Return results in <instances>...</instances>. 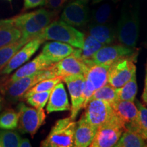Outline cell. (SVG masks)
Masks as SVG:
<instances>
[{
	"label": "cell",
	"mask_w": 147,
	"mask_h": 147,
	"mask_svg": "<svg viewBox=\"0 0 147 147\" xmlns=\"http://www.w3.org/2000/svg\"><path fill=\"white\" fill-rule=\"evenodd\" d=\"M76 122L70 117L59 119L55 123L49 135L42 141V147L74 146V133Z\"/></svg>",
	"instance_id": "cell-5"
},
{
	"label": "cell",
	"mask_w": 147,
	"mask_h": 147,
	"mask_svg": "<svg viewBox=\"0 0 147 147\" xmlns=\"http://www.w3.org/2000/svg\"><path fill=\"white\" fill-rule=\"evenodd\" d=\"M138 91L136 74L134 75L123 86L117 89L118 100L134 102Z\"/></svg>",
	"instance_id": "cell-26"
},
{
	"label": "cell",
	"mask_w": 147,
	"mask_h": 147,
	"mask_svg": "<svg viewBox=\"0 0 147 147\" xmlns=\"http://www.w3.org/2000/svg\"><path fill=\"white\" fill-rule=\"evenodd\" d=\"M8 1H12V0H8Z\"/></svg>",
	"instance_id": "cell-41"
},
{
	"label": "cell",
	"mask_w": 147,
	"mask_h": 147,
	"mask_svg": "<svg viewBox=\"0 0 147 147\" xmlns=\"http://www.w3.org/2000/svg\"><path fill=\"white\" fill-rule=\"evenodd\" d=\"M21 31L11 18L0 20V48L18 41L21 38Z\"/></svg>",
	"instance_id": "cell-22"
},
{
	"label": "cell",
	"mask_w": 147,
	"mask_h": 147,
	"mask_svg": "<svg viewBox=\"0 0 147 147\" xmlns=\"http://www.w3.org/2000/svg\"><path fill=\"white\" fill-rule=\"evenodd\" d=\"M45 0H24V10H28L44 5Z\"/></svg>",
	"instance_id": "cell-35"
},
{
	"label": "cell",
	"mask_w": 147,
	"mask_h": 147,
	"mask_svg": "<svg viewBox=\"0 0 147 147\" xmlns=\"http://www.w3.org/2000/svg\"><path fill=\"white\" fill-rule=\"evenodd\" d=\"M25 44V42L20 39L0 48V71L6 65L12 56Z\"/></svg>",
	"instance_id": "cell-28"
},
{
	"label": "cell",
	"mask_w": 147,
	"mask_h": 147,
	"mask_svg": "<svg viewBox=\"0 0 147 147\" xmlns=\"http://www.w3.org/2000/svg\"><path fill=\"white\" fill-rule=\"evenodd\" d=\"M51 91L35 93L25 98V100L29 105L33 107L38 109H43L47 104Z\"/></svg>",
	"instance_id": "cell-32"
},
{
	"label": "cell",
	"mask_w": 147,
	"mask_h": 147,
	"mask_svg": "<svg viewBox=\"0 0 147 147\" xmlns=\"http://www.w3.org/2000/svg\"><path fill=\"white\" fill-rule=\"evenodd\" d=\"M111 1H104L92 11L90 14L89 23L106 24L110 23L113 14V4Z\"/></svg>",
	"instance_id": "cell-23"
},
{
	"label": "cell",
	"mask_w": 147,
	"mask_h": 147,
	"mask_svg": "<svg viewBox=\"0 0 147 147\" xmlns=\"http://www.w3.org/2000/svg\"><path fill=\"white\" fill-rule=\"evenodd\" d=\"M20 147H31L32 144H31L30 142L27 138H21V141L19 143Z\"/></svg>",
	"instance_id": "cell-37"
},
{
	"label": "cell",
	"mask_w": 147,
	"mask_h": 147,
	"mask_svg": "<svg viewBox=\"0 0 147 147\" xmlns=\"http://www.w3.org/2000/svg\"><path fill=\"white\" fill-rule=\"evenodd\" d=\"M138 52L136 48L129 47L120 44L115 45H106L101 48L92 57L91 60L94 63L110 65L114 62L122 58H137Z\"/></svg>",
	"instance_id": "cell-10"
},
{
	"label": "cell",
	"mask_w": 147,
	"mask_h": 147,
	"mask_svg": "<svg viewBox=\"0 0 147 147\" xmlns=\"http://www.w3.org/2000/svg\"><path fill=\"white\" fill-rule=\"evenodd\" d=\"M38 37L44 41L67 43L76 49H82L85 35L62 20H55L42 31Z\"/></svg>",
	"instance_id": "cell-3"
},
{
	"label": "cell",
	"mask_w": 147,
	"mask_h": 147,
	"mask_svg": "<svg viewBox=\"0 0 147 147\" xmlns=\"http://www.w3.org/2000/svg\"><path fill=\"white\" fill-rule=\"evenodd\" d=\"M21 137L13 130L0 129V147H18Z\"/></svg>",
	"instance_id": "cell-31"
},
{
	"label": "cell",
	"mask_w": 147,
	"mask_h": 147,
	"mask_svg": "<svg viewBox=\"0 0 147 147\" xmlns=\"http://www.w3.org/2000/svg\"><path fill=\"white\" fill-rule=\"evenodd\" d=\"M3 102H4V100H3V97H2V95H0V112H1V110L2 109L3 106Z\"/></svg>",
	"instance_id": "cell-39"
},
{
	"label": "cell",
	"mask_w": 147,
	"mask_h": 147,
	"mask_svg": "<svg viewBox=\"0 0 147 147\" xmlns=\"http://www.w3.org/2000/svg\"><path fill=\"white\" fill-rule=\"evenodd\" d=\"M46 109L49 114L71 109L67 92L61 81L57 84L51 91Z\"/></svg>",
	"instance_id": "cell-17"
},
{
	"label": "cell",
	"mask_w": 147,
	"mask_h": 147,
	"mask_svg": "<svg viewBox=\"0 0 147 147\" xmlns=\"http://www.w3.org/2000/svg\"><path fill=\"white\" fill-rule=\"evenodd\" d=\"M88 33L104 46L113 44L117 39L116 29L110 23L88 25Z\"/></svg>",
	"instance_id": "cell-20"
},
{
	"label": "cell",
	"mask_w": 147,
	"mask_h": 147,
	"mask_svg": "<svg viewBox=\"0 0 147 147\" xmlns=\"http://www.w3.org/2000/svg\"><path fill=\"white\" fill-rule=\"evenodd\" d=\"M101 100L105 101L111 105L115 101L118 100L117 89L110 85V84H106L100 89L95 91L94 93L90 98V100Z\"/></svg>",
	"instance_id": "cell-29"
},
{
	"label": "cell",
	"mask_w": 147,
	"mask_h": 147,
	"mask_svg": "<svg viewBox=\"0 0 147 147\" xmlns=\"http://www.w3.org/2000/svg\"><path fill=\"white\" fill-rule=\"evenodd\" d=\"M82 1H86V2L89 3V1H90V0H82Z\"/></svg>",
	"instance_id": "cell-40"
},
{
	"label": "cell",
	"mask_w": 147,
	"mask_h": 147,
	"mask_svg": "<svg viewBox=\"0 0 147 147\" xmlns=\"http://www.w3.org/2000/svg\"><path fill=\"white\" fill-rule=\"evenodd\" d=\"M61 81H62V78L59 76L42 80L39 82H38V83H37L36 85H34L32 88H31V89L23 95L22 100H25V98H27V97H29V95L34 94L35 93L51 91V90L53 89V87Z\"/></svg>",
	"instance_id": "cell-30"
},
{
	"label": "cell",
	"mask_w": 147,
	"mask_h": 147,
	"mask_svg": "<svg viewBox=\"0 0 147 147\" xmlns=\"http://www.w3.org/2000/svg\"><path fill=\"white\" fill-rule=\"evenodd\" d=\"M53 71L48 67L47 69L40 70L29 76L18 78L10 84H4L1 89L4 98L10 103H15L23 98V95L34 85L47 78H54Z\"/></svg>",
	"instance_id": "cell-4"
},
{
	"label": "cell",
	"mask_w": 147,
	"mask_h": 147,
	"mask_svg": "<svg viewBox=\"0 0 147 147\" xmlns=\"http://www.w3.org/2000/svg\"><path fill=\"white\" fill-rule=\"evenodd\" d=\"M146 45H147V39H146Z\"/></svg>",
	"instance_id": "cell-42"
},
{
	"label": "cell",
	"mask_w": 147,
	"mask_h": 147,
	"mask_svg": "<svg viewBox=\"0 0 147 147\" xmlns=\"http://www.w3.org/2000/svg\"><path fill=\"white\" fill-rule=\"evenodd\" d=\"M103 47L102 43L89 35L84 38L82 49H75L72 54L84 61L91 59L92 57Z\"/></svg>",
	"instance_id": "cell-24"
},
{
	"label": "cell",
	"mask_w": 147,
	"mask_h": 147,
	"mask_svg": "<svg viewBox=\"0 0 147 147\" xmlns=\"http://www.w3.org/2000/svg\"><path fill=\"white\" fill-rule=\"evenodd\" d=\"M82 115L88 123L98 128L110 120L114 113L109 103L101 100H91L84 107Z\"/></svg>",
	"instance_id": "cell-11"
},
{
	"label": "cell",
	"mask_w": 147,
	"mask_h": 147,
	"mask_svg": "<svg viewBox=\"0 0 147 147\" xmlns=\"http://www.w3.org/2000/svg\"><path fill=\"white\" fill-rule=\"evenodd\" d=\"M75 49L64 42L54 41L47 42L42 49V53L51 63H55L70 55Z\"/></svg>",
	"instance_id": "cell-18"
},
{
	"label": "cell",
	"mask_w": 147,
	"mask_h": 147,
	"mask_svg": "<svg viewBox=\"0 0 147 147\" xmlns=\"http://www.w3.org/2000/svg\"><path fill=\"white\" fill-rule=\"evenodd\" d=\"M45 42L40 37H37L24 45L10 59L8 63L0 71L2 75H8L28 61L38 50Z\"/></svg>",
	"instance_id": "cell-13"
},
{
	"label": "cell",
	"mask_w": 147,
	"mask_h": 147,
	"mask_svg": "<svg viewBox=\"0 0 147 147\" xmlns=\"http://www.w3.org/2000/svg\"><path fill=\"white\" fill-rule=\"evenodd\" d=\"M111 106L114 115L123 123L126 129L138 132V110L134 102L118 100Z\"/></svg>",
	"instance_id": "cell-12"
},
{
	"label": "cell",
	"mask_w": 147,
	"mask_h": 147,
	"mask_svg": "<svg viewBox=\"0 0 147 147\" xmlns=\"http://www.w3.org/2000/svg\"><path fill=\"white\" fill-rule=\"evenodd\" d=\"M88 3L82 0H70L64 6L61 20L74 27L82 28L89 22Z\"/></svg>",
	"instance_id": "cell-9"
},
{
	"label": "cell",
	"mask_w": 147,
	"mask_h": 147,
	"mask_svg": "<svg viewBox=\"0 0 147 147\" xmlns=\"http://www.w3.org/2000/svg\"><path fill=\"white\" fill-rule=\"evenodd\" d=\"M110 65L94 63L88 67L84 78L93 86L95 91L108 84Z\"/></svg>",
	"instance_id": "cell-21"
},
{
	"label": "cell",
	"mask_w": 147,
	"mask_h": 147,
	"mask_svg": "<svg viewBox=\"0 0 147 147\" xmlns=\"http://www.w3.org/2000/svg\"><path fill=\"white\" fill-rule=\"evenodd\" d=\"M116 147H146L147 142L138 132L125 129L115 145Z\"/></svg>",
	"instance_id": "cell-25"
},
{
	"label": "cell",
	"mask_w": 147,
	"mask_h": 147,
	"mask_svg": "<svg viewBox=\"0 0 147 147\" xmlns=\"http://www.w3.org/2000/svg\"><path fill=\"white\" fill-rule=\"evenodd\" d=\"M49 67L55 77L59 76L61 78L70 75H84L88 69L85 62L72 53L59 61L53 63Z\"/></svg>",
	"instance_id": "cell-15"
},
{
	"label": "cell",
	"mask_w": 147,
	"mask_h": 147,
	"mask_svg": "<svg viewBox=\"0 0 147 147\" xmlns=\"http://www.w3.org/2000/svg\"><path fill=\"white\" fill-rule=\"evenodd\" d=\"M142 100L144 101L145 104H147V65L146 67V77H145V84H144V89L143 91L142 95Z\"/></svg>",
	"instance_id": "cell-36"
},
{
	"label": "cell",
	"mask_w": 147,
	"mask_h": 147,
	"mask_svg": "<svg viewBox=\"0 0 147 147\" xmlns=\"http://www.w3.org/2000/svg\"><path fill=\"white\" fill-rule=\"evenodd\" d=\"M58 14L45 8L21 14L11 19L14 25L21 31V40L27 43L38 37L49 24L57 19Z\"/></svg>",
	"instance_id": "cell-2"
},
{
	"label": "cell",
	"mask_w": 147,
	"mask_h": 147,
	"mask_svg": "<svg viewBox=\"0 0 147 147\" xmlns=\"http://www.w3.org/2000/svg\"><path fill=\"white\" fill-rule=\"evenodd\" d=\"M116 33L121 44L131 48L136 47L140 34L139 0H124Z\"/></svg>",
	"instance_id": "cell-1"
},
{
	"label": "cell",
	"mask_w": 147,
	"mask_h": 147,
	"mask_svg": "<svg viewBox=\"0 0 147 147\" xmlns=\"http://www.w3.org/2000/svg\"><path fill=\"white\" fill-rule=\"evenodd\" d=\"M136 104L138 110V133L147 142V108L139 101H136Z\"/></svg>",
	"instance_id": "cell-33"
},
{
	"label": "cell",
	"mask_w": 147,
	"mask_h": 147,
	"mask_svg": "<svg viewBox=\"0 0 147 147\" xmlns=\"http://www.w3.org/2000/svg\"><path fill=\"white\" fill-rule=\"evenodd\" d=\"M97 130V128L88 123L84 115H82L79 121L76 123L74 133V146H89L94 138Z\"/></svg>",
	"instance_id": "cell-19"
},
{
	"label": "cell",
	"mask_w": 147,
	"mask_h": 147,
	"mask_svg": "<svg viewBox=\"0 0 147 147\" xmlns=\"http://www.w3.org/2000/svg\"><path fill=\"white\" fill-rule=\"evenodd\" d=\"M18 112L12 108H7L0 113V129H16L18 127Z\"/></svg>",
	"instance_id": "cell-27"
},
{
	"label": "cell",
	"mask_w": 147,
	"mask_h": 147,
	"mask_svg": "<svg viewBox=\"0 0 147 147\" xmlns=\"http://www.w3.org/2000/svg\"><path fill=\"white\" fill-rule=\"evenodd\" d=\"M69 1L70 0H45L43 5L48 10L59 13Z\"/></svg>",
	"instance_id": "cell-34"
},
{
	"label": "cell",
	"mask_w": 147,
	"mask_h": 147,
	"mask_svg": "<svg viewBox=\"0 0 147 147\" xmlns=\"http://www.w3.org/2000/svg\"><path fill=\"white\" fill-rule=\"evenodd\" d=\"M125 129L123 123L114 115L110 120L97 128L94 138L89 146H115Z\"/></svg>",
	"instance_id": "cell-7"
},
{
	"label": "cell",
	"mask_w": 147,
	"mask_h": 147,
	"mask_svg": "<svg viewBox=\"0 0 147 147\" xmlns=\"http://www.w3.org/2000/svg\"><path fill=\"white\" fill-rule=\"evenodd\" d=\"M136 58L125 57L114 62L108 69V83L116 89L123 86L136 74Z\"/></svg>",
	"instance_id": "cell-8"
},
{
	"label": "cell",
	"mask_w": 147,
	"mask_h": 147,
	"mask_svg": "<svg viewBox=\"0 0 147 147\" xmlns=\"http://www.w3.org/2000/svg\"><path fill=\"white\" fill-rule=\"evenodd\" d=\"M19 113L18 129L22 134H29L32 138L42 125L45 124L46 115L43 109L29 107L20 102L17 106Z\"/></svg>",
	"instance_id": "cell-6"
},
{
	"label": "cell",
	"mask_w": 147,
	"mask_h": 147,
	"mask_svg": "<svg viewBox=\"0 0 147 147\" xmlns=\"http://www.w3.org/2000/svg\"><path fill=\"white\" fill-rule=\"evenodd\" d=\"M83 74L70 75L64 77L62 80L67 84L71 97L70 118L75 120L80 110L83 108V89L84 82Z\"/></svg>",
	"instance_id": "cell-14"
},
{
	"label": "cell",
	"mask_w": 147,
	"mask_h": 147,
	"mask_svg": "<svg viewBox=\"0 0 147 147\" xmlns=\"http://www.w3.org/2000/svg\"><path fill=\"white\" fill-rule=\"evenodd\" d=\"M53 64V63H51L50 61L41 53L30 62L16 69V71L5 82V84L12 83L18 78L29 76V75H32L40 70L47 69Z\"/></svg>",
	"instance_id": "cell-16"
},
{
	"label": "cell",
	"mask_w": 147,
	"mask_h": 147,
	"mask_svg": "<svg viewBox=\"0 0 147 147\" xmlns=\"http://www.w3.org/2000/svg\"><path fill=\"white\" fill-rule=\"evenodd\" d=\"M104 1H111L114 3H117L118 2L119 0H92V3H93V4H98L99 3Z\"/></svg>",
	"instance_id": "cell-38"
}]
</instances>
